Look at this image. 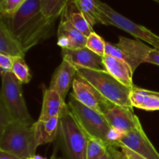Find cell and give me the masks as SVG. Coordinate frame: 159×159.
Returning a JSON list of instances; mask_svg holds the SVG:
<instances>
[{
    "label": "cell",
    "instance_id": "cell-1",
    "mask_svg": "<svg viewBox=\"0 0 159 159\" xmlns=\"http://www.w3.org/2000/svg\"><path fill=\"white\" fill-rule=\"evenodd\" d=\"M34 124L12 121L0 131V151L23 159H31L37 148Z\"/></svg>",
    "mask_w": 159,
    "mask_h": 159
},
{
    "label": "cell",
    "instance_id": "cell-2",
    "mask_svg": "<svg viewBox=\"0 0 159 159\" xmlns=\"http://www.w3.org/2000/svg\"><path fill=\"white\" fill-rule=\"evenodd\" d=\"M76 76L89 82L101 96L113 104L121 107H133L130 99L133 88H129L123 85L105 69L77 68Z\"/></svg>",
    "mask_w": 159,
    "mask_h": 159
},
{
    "label": "cell",
    "instance_id": "cell-3",
    "mask_svg": "<svg viewBox=\"0 0 159 159\" xmlns=\"http://www.w3.org/2000/svg\"><path fill=\"white\" fill-rule=\"evenodd\" d=\"M59 138L65 159H86L89 137L66 104L60 117Z\"/></svg>",
    "mask_w": 159,
    "mask_h": 159
},
{
    "label": "cell",
    "instance_id": "cell-4",
    "mask_svg": "<svg viewBox=\"0 0 159 159\" xmlns=\"http://www.w3.org/2000/svg\"><path fill=\"white\" fill-rule=\"evenodd\" d=\"M2 87L0 93V102L7 109L14 121L34 124L26 107L23 95V84L16 78L13 73L1 74Z\"/></svg>",
    "mask_w": 159,
    "mask_h": 159
},
{
    "label": "cell",
    "instance_id": "cell-5",
    "mask_svg": "<svg viewBox=\"0 0 159 159\" xmlns=\"http://www.w3.org/2000/svg\"><path fill=\"white\" fill-rule=\"evenodd\" d=\"M68 106L89 138L101 140L109 144L107 135L111 127L103 114L85 107L71 94H70Z\"/></svg>",
    "mask_w": 159,
    "mask_h": 159
},
{
    "label": "cell",
    "instance_id": "cell-6",
    "mask_svg": "<svg viewBox=\"0 0 159 159\" xmlns=\"http://www.w3.org/2000/svg\"><path fill=\"white\" fill-rule=\"evenodd\" d=\"M1 20L17 39L35 31L43 23L44 16L41 11V0H27L15 14Z\"/></svg>",
    "mask_w": 159,
    "mask_h": 159
},
{
    "label": "cell",
    "instance_id": "cell-7",
    "mask_svg": "<svg viewBox=\"0 0 159 159\" xmlns=\"http://www.w3.org/2000/svg\"><path fill=\"white\" fill-rule=\"evenodd\" d=\"M99 10L101 24L116 26L130 34L136 39L148 43L154 48L159 50V36L145 26L129 20L102 1L99 2Z\"/></svg>",
    "mask_w": 159,
    "mask_h": 159
},
{
    "label": "cell",
    "instance_id": "cell-8",
    "mask_svg": "<svg viewBox=\"0 0 159 159\" xmlns=\"http://www.w3.org/2000/svg\"><path fill=\"white\" fill-rule=\"evenodd\" d=\"M71 94L85 107L102 114L113 104L101 96L93 85L77 76L73 82Z\"/></svg>",
    "mask_w": 159,
    "mask_h": 159
},
{
    "label": "cell",
    "instance_id": "cell-9",
    "mask_svg": "<svg viewBox=\"0 0 159 159\" xmlns=\"http://www.w3.org/2000/svg\"><path fill=\"white\" fill-rule=\"evenodd\" d=\"M103 115L112 128L124 134L142 127L139 119L134 113L133 107L112 104Z\"/></svg>",
    "mask_w": 159,
    "mask_h": 159
},
{
    "label": "cell",
    "instance_id": "cell-10",
    "mask_svg": "<svg viewBox=\"0 0 159 159\" xmlns=\"http://www.w3.org/2000/svg\"><path fill=\"white\" fill-rule=\"evenodd\" d=\"M128 148L147 159H159V153L144 133L143 127L123 134L116 147Z\"/></svg>",
    "mask_w": 159,
    "mask_h": 159
},
{
    "label": "cell",
    "instance_id": "cell-11",
    "mask_svg": "<svg viewBox=\"0 0 159 159\" xmlns=\"http://www.w3.org/2000/svg\"><path fill=\"white\" fill-rule=\"evenodd\" d=\"M60 17L57 33V45L62 49H75L85 47L87 37L78 30L70 21L67 7Z\"/></svg>",
    "mask_w": 159,
    "mask_h": 159
},
{
    "label": "cell",
    "instance_id": "cell-12",
    "mask_svg": "<svg viewBox=\"0 0 159 159\" xmlns=\"http://www.w3.org/2000/svg\"><path fill=\"white\" fill-rule=\"evenodd\" d=\"M77 75V68L66 59H62L61 63L55 69L48 88L57 91L65 100L70 88Z\"/></svg>",
    "mask_w": 159,
    "mask_h": 159
},
{
    "label": "cell",
    "instance_id": "cell-13",
    "mask_svg": "<svg viewBox=\"0 0 159 159\" xmlns=\"http://www.w3.org/2000/svg\"><path fill=\"white\" fill-rule=\"evenodd\" d=\"M62 57L76 68L104 69L102 57L90 51L86 47L75 49H62Z\"/></svg>",
    "mask_w": 159,
    "mask_h": 159
},
{
    "label": "cell",
    "instance_id": "cell-14",
    "mask_svg": "<svg viewBox=\"0 0 159 159\" xmlns=\"http://www.w3.org/2000/svg\"><path fill=\"white\" fill-rule=\"evenodd\" d=\"M102 62L104 69L114 79L129 88L134 87L133 84L134 71L127 62L107 54L102 57Z\"/></svg>",
    "mask_w": 159,
    "mask_h": 159
},
{
    "label": "cell",
    "instance_id": "cell-15",
    "mask_svg": "<svg viewBox=\"0 0 159 159\" xmlns=\"http://www.w3.org/2000/svg\"><path fill=\"white\" fill-rule=\"evenodd\" d=\"M67 103L57 91L45 89L43 94L41 112L39 120H48L51 118L61 116Z\"/></svg>",
    "mask_w": 159,
    "mask_h": 159
},
{
    "label": "cell",
    "instance_id": "cell-16",
    "mask_svg": "<svg viewBox=\"0 0 159 159\" xmlns=\"http://www.w3.org/2000/svg\"><path fill=\"white\" fill-rule=\"evenodd\" d=\"M60 117L57 116L48 120H38L34 123V135L37 146L53 142L58 137Z\"/></svg>",
    "mask_w": 159,
    "mask_h": 159
},
{
    "label": "cell",
    "instance_id": "cell-17",
    "mask_svg": "<svg viewBox=\"0 0 159 159\" xmlns=\"http://www.w3.org/2000/svg\"><path fill=\"white\" fill-rule=\"evenodd\" d=\"M0 53L13 57H25L26 54L18 39L2 20L0 21Z\"/></svg>",
    "mask_w": 159,
    "mask_h": 159
},
{
    "label": "cell",
    "instance_id": "cell-18",
    "mask_svg": "<svg viewBox=\"0 0 159 159\" xmlns=\"http://www.w3.org/2000/svg\"><path fill=\"white\" fill-rule=\"evenodd\" d=\"M130 99L133 107L146 111L159 110V97L154 94L152 90L134 86L130 93Z\"/></svg>",
    "mask_w": 159,
    "mask_h": 159
},
{
    "label": "cell",
    "instance_id": "cell-19",
    "mask_svg": "<svg viewBox=\"0 0 159 159\" xmlns=\"http://www.w3.org/2000/svg\"><path fill=\"white\" fill-rule=\"evenodd\" d=\"M116 44L130 54L139 65L145 62L146 55L151 49L150 47L143 43L141 40H131L122 36L119 37L118 43Z\"/></svg>",
    "mask_w": 159,
    "mask_h": 159
},
{
    "label": "cell",
    "instance_id": "cell-20",
    "mask_svg": "<svg viewBox=\"0 0 159 159\" xmlns=\"http://www.w3.org/2000/svg\"><path fill=\"white\" fill-rule=\"evenodd\" d=\"M68 18L75 27L83 34L85 37H89L93 32V26L89 23L82 12L79 10L71 0H70L67 6Z\"/></svg>",
    "mask_w": 159,
    "mask_h": 159
},
{
    "label": "cell",
    "instance_id": "cell-21",
    "mask_svg": "<svg viewBox=\"0 0 159 159\" xmlns=\"http://www.w3.org/2000/svg\"><path fill=\"white\" fill-rule=\"evenodd\" d=\"M92 26L100 23V0H71Z\"/></svg>",
    "mask_w": 159,
    "mask_h": 159
},
{
    "label": "cell",
    "instance_id": "cell-22",
    "mask_svg": "<svg viewBox=\"0 0 159 159\" xmlns=\"http://www.w3.org/2000/svg\"><path fill=\"white\" fill-rule=\"evenodd\" d=\"M70 0H41V11L46 18L56 20L68 6Z\"/></svg>",
    "mask_w": 159,
    "mask_h": 159
},
{
    "label": "cell",
    "instance_id": "cell-23",
    "mask_svg": "<svg viewBox=\"0 0 159 159\" xmlns=\"http://www.w3.org/2000/svg\"><path fill=\"white\" fill-rule=\"evenodd\" d=\"M12 72L22 84L29 83L31 80V75L28 65H26L24 57H14Z\"/></svg>",
    "mask_w": 159,
    "mask_h": 159
},
{
    "label": "cell",
    "instance_id": "cell-24",
    "mask_svg": "<svg viewBox=\"0 0 159 159\" xmlns=\"http://www.w3.org/2000/svg\"><path fill=\"white\" fill-rule=\"evenodd\" d=\"M109 144L95 138H89L86 150V159H100L106 154Z\"/></svg>",
    "mask_w": 159,
    "mask_h": 159
},
{
    "label": "cell",
    "instance_id": "cell-25",
    "mask_svg": "<svg viewBox=\"0 0 159 159\" xmlns=\"http://www.w3.org/2000/svg\"><path fill=\"white\" fill-rule=\"evenodd\" d=\"M85 47L101 57L105 55L106 41L95 31L87 37Z\"/></svg>",
    "mask_w": 159,
    "mask_h": 159
},
{
    "label": "cell",
    "instance_id": "cell-26",
    "mask_svg": "<svg viewBox=\"0 0 159 159\" xmlns=\"http://www.w3.org/2000/svg\"><path fill=\"white\" fill-rule=\"evenodd\" d=\"M27 0H0V15L3 18H9Z\"/></svg>",
    "mask_w": 159,
    "mask_h": 159
},
{
    "label": "cell",
    "instance_id": "cell-27",
    "mask_svg": "<svg viewBox=\"0 0 159 159\" xmlns=\"http://www.w3.org/2000/svg\"><path fill=\"white\" fill-rule=\"evenodd\" d=\"M14 57L7 54L0 53V68L1 74L12 71V65H13Z\"/></svg>",
    "mask_w": 159,
    "mask_h": 159
},
{
    "label": "cell",
    "instance_id": "cell-28",
    "mask_svg": "<svg viewBox=\"0 0 159 159\" xmlns=\"http://www.w3.org/2000/svg\"><path fill=\"white\" fill-rule=\"evenodd\" d=\"M12 121L14 120L10 113H9L6 107L2 102H0V131Z\"/></svg>",
    "mask_w": 159,
    "mask_h": 159
},
{
    "label": "cell",
    "instance_id": "cell-29",
    "mask_svg": "<svg viewBox=\"0 0 159 159\" xmlns=\"http://www.w3.org/2000/svg\"><path fill=\"white\" fill-rule=\"evenodd\" d=\"M100 159H127L122 151H119L117 147L109 145L107 152Z\"/></svg>",
    "mask_w": 159,
    "mask_h": 159
},
{
    "label": "cell",
    "instance_id": "cell-30",
    "mask_svg": "<svg viewBox=\"0 0 159 159\" xmlns=\"http://www.w3.org/2000/svg\"><path fill=\"white\" fill-rule=\"evenodd\" d=\"M145 62L159 66V50L151 48L146 55Z\"/></svg>",
    "mask_w": 159,
    "mask_h": 159
},
{
    "label": "cell",
    "instance_id": "cell-31",
    "mask_svg": "<svg viewBox=\"0 0 159 159\" xmlns=\"http://www.w3.org/2000/svg\"><path fill=\"white\" fill-rule=\"evenodd\" d=\"M120 148L121 149V151L124 154V155H125L127 159H147L146 158H144V157H143L142 155H140V154L134 152L133 150L125 147V146H122Z\"/></svg>",
    "mask_w": 159,
    "mask_h": 159
},
{
    "label": "cell",
    "instance_id": "cell-32",
    "mask_svg": "<svg viewBox=\"0 0 159 159\" xmlns=\"http://www.w3.org/2000/svg\"><path fill=\"white\" fill-rule=\"evenodd\" d=\"M0 159H23V158H19V157L16 156V155H11V154L6 153V152L0 151Z\"/></svg>",
    "mask_w": 159,
    "mask_h": 159
},
{
    "label": "cell",
    "instance_id": "cell-33",
    "mask_svg": "<svg viewBox=\"0 0 159 159\" xmlns=\"http://www.w3.org/2000/svg\"><path fill=\"white\" fill-rule=\"evenodd\" d=\"M51 159H65V158H59V157H57V155H55V153H54V154H53V155H52V156H51Z\"/></svg>",
    "mask_w": 159,
    "mask_h": 159
},
{
    "label": "cell",
    "instance_id": "cell-34",
    "mask_svg": "<svg viewBox=\"0 0 159 159\" xmlns=\"http://www.w3.org/2000/svg\"><path fill=\"white\" fill-rule=\"evenodd\" d=\"M31 159H45V158H42V157L39 156V155H35V156L33 157V158Z\"/></svg>",
    "mask_w": 159,
    "mask_h": 159
},
{
    "label": "cell",
    "instance_id": "cell-35",
    "mask_svg": "<svg viewBox=\"0 0 159 159\" xmlns=\"http://www.w3.org/2000/svg\"><path fill=\"white\" fill-rule=\"evenodd\" d=\"M152 92H153L154 94L156 95L157 96H158V97H159V93H158V92H155V91H152Z\"/></svg>",
    "mask_w": 159,
    "mask_h": 159
},
{
    "label": "cell",
    "instance_id": "cell-36",
    "mask_svg": "<svg viewBox=\"0 0 159 159\" xmlns=\"http://www.w3.org/2000/svg\"><path fill=\"white\" fill-rule=\"evenodd\" d=\"M155 2H158L159 3V0H155Z\"/></svg>",
    "mask_w": 159,
    "mask_h": 159
}]
</instances>
